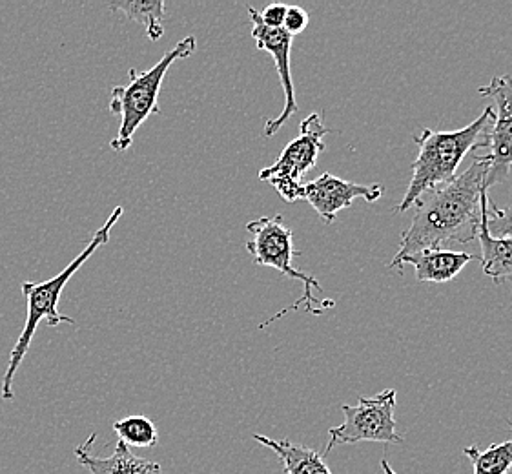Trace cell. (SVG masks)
Listing matches in <instances>:
<instances>
[{
	"instance_id": "8fae6325",
	"label": "cell",
	"mask_w": 512,
	"mask_h": 474,
	"mask_svg": "<svg viewBox=\"0 0 512 474\" xmlns=\"http://www.w3.org/2000/svg\"><path fill=\"white\" fill-rule=\"evenodd\" d=\"M95 440H97V434H90V438L75 449L77 462L92 474H164L161 465L135 456L132 449L121 440L115 445L112 456L108 458L93 456L92 445L95 444Z\"/></svg>"
},
{
	"instance_id": "6da1fadb",
	"label": "cell",
	"mask_w": 512,
	"mask_h": 474,
	"mask_svg": "<svg viewBox=\"0 0 512 474\" xmlns=\"http://www.w3.org/2000/svg\"><path fill=\"white\" fill-rule=\"evenodd\" d=\"M489 165L474 154L472 163L460 176L436 186L414 203L409 228L401 234L400 248L390 267L400 268L401 259L427 248H443L451 243H471L478 237L482 212L489 201L485 177Z\"/></svg>"
},
{
	"instance_id": "8992f818",
	"label": "cell",
	"mask_w": 512,
	"mask_h": 474,
	"mask_svg": "<svg viewBox=\"0 0 512 474\" xmlns=\"http://www.w3.org/2000/svg\"><path fill=\"white\" fill-rule=\"evenodd\" d=\"M330 134L323 117L319 114L308 115L299 126V135L290 141L276 163L259 172V179L274 186L277 194L288 203L301 201L303 183L301 177L318 165L319 155L325 152L323 137Z\"/></svg>"
},
{
	"instance_id": "9c48e42d",
	"label": "cell",
	"mask_w": 512,
	"mask_h": 474,
	"mask_svg": "<svg viewBox=\"0 0 512 474\" xmlns=\"http://www.w3.org/2000/svg\"><path fill=\"white\" fill-rule=\"evenodd\" d=\"M248 13H250V19H252V37L256 41L257 50H263V52L272 55L279 81H281L283 92H285L283 112L265 124V137H272L299 110L297 108L294 81H292V70H290V52H292L294 37H290L285 30H270V28H267L263 22L259 21V13L254 8H248Z\"/></svg>"
},
{
	"instance_id": "52a82bcc",
	"label": "cell",
	"mask_w": 512,
	"mask_h": 474,
	"mask_svg": "<svg viewBox=\"0 0 512 474\" xmlns=\"http://www.w3.org/2000/svg\"><path fill=\"white\" fill-rule=\"evenodd\" d=\"M345 422L328 431L327 458L336 445H352L359 442H381V444H403V438L396 429V391L387 389L374 398H359L358 405H343Z\"/></svg>"
},
{
	"instance_id": "5b68a950",
	"label": "cell",
	"mask_w": 512,
	"mask_h": 474,
	"mask_svg": "<svg viewBox=\"0 0 512 474\" xmlns=\"http://www.w3.org/2000/svg\"><path fill=\"white\" fill-rule=\"evenodd\" d=\"M246 230L252 236L250 241H246V250L256 265L276 268L285 278L297 279L303 283V298L297 299L288 310H296L305 305L310 314H321L323 309H330L334 305L332 301L321 303L314 296V290L321 292L318 279L294 267V258L299 256V252L294 248V234L285 225L283 216L277 214L272 217H259L250 221Z\"/></svg>"
},
{
	"instance_id": "d6986e66",
	"label": "cell",
	"mask_w": 512,
	"mask_h": 474,
	"mask_svg": "<svg viewBox=\"0 0 512 474\" xmlns=\"http://www.w3.org/2000/svg\"><path fill=\"white\" fill-rule=\"evenodd\" d=\"M308 21H310V17H308L307 11L299 6H288L283 30L287 31L290 37H294V35H299L307 30Z\"/></svg>"
},
{
	"instance_id": "e0dca14e",
	"label": "cell",
	"mask_w": 512,
	"mask_h": 474,
	"mask_svg": "<svg viewBox=\"0 0 512 474\" xmlns=\"http://www.w3.org/2000/svg\"><path fill=\"white\" fill-rule=\"evenodd\" d=\"M112 429L119 436V440L128 447L150 449L159 444V431L155 423L141 414H134L113 422Z\"/></svg>"
},
{
	"instance_id": "30bf717a",
	"label": "cell",
	"mask_w": 512,
	"mask_h": 474,
	"mask_svg": "<svg viewBox=\"0 0 512 474\" xmlns=\"http://www.w3.org/2000/svg\"><path fill=\"white\" fill-rule=\"evenodd\" d=\"M383 192H385L383 185H358L327 172L307 185H303L301 199L308 201L325 223H332L341 210L352 205L354 199L361 197L369 203H374L383 196Z\"/></svg>"
},
{
	"instance_id": "7c38bea8",
	"label": "cell",
	"mask_w": 512,
	"mask_h": 474,
	"mask_svg": "<svg viewBox=\"0 0 512 474\" xmlns=\"http://www.w3.org/2000/svg\"><path fill=\"white\" fill-rule=\"evenodd\" d=\"M472 259L476 258L467 252L427 248L401 259L400 268L403 265H412L416 268V278L423 283H447L456 278Z\"/></svg>"
},
{
	"instance_id": "ffe728a7",
	"label": "cell",
	"mask_w": 512,
	"mask_h": 474,
	"mask_svg": "<svg viewBox=\"0 0 512 474\" xmlns=\"http://www.w3.org/2000/svg\"><path fill=\"white\" fill-rule=\"evenodd\" d=\"M287 10V4H270L265 10L257 11V13H259V21L263 22L270 30H283Z\"/></svg>"
},
{
	"instance_id": "9a60e30c",
	"label": "cell",
	"mask_w": 512,
	"mask_h": 474,
	"mask_svg": "<svg viewBox=\"0 0 512 474\" xmlns=\"http://www.w3.org/2000/svg\"><path fill=\"white\" fill-rule=\"evenodd\" d=\"M113 11H121L128 19L143 24L150 41H161L166 19L164 0H115L110 4Z\"/></svg>"
},
{
	"instance_id": "4fadbf2b",
	"label": "cell",
	"mask_w": 512,
	"mask_h": 474,
	"mask_svg": "<svg viewBox=\"0 0 512 474\" xmlns=\"http://www.w3.org/2000/svg\"><path fill=\"white\" fill-rule=\"evenodd\" d=\"M254 440L277 454L285 474H332L323 454L310 447L290 440H274L263 434H254Z\"/></svg>"
},
{
	"instance_id": "ac0fdd59",
	"label": "cell",
	"mask_w": 512,
	"mask_h": 474,
	"mask_svg": "<svg viewBox=\"0 0 512 474\" xmlns=\"http://www.w3.org/2000/svg\"><path fill=\"white\" fill-rule=\"evenodd\" d=\"M487 230L492 237L512 239V207L496 208L491 199L487 203Z\"/></svg>"
},
{
	"instance_id": "3957f363",
	"label": "cell",
	"mask_w": 512,
	"mask_h": 474,
	"mask_svg": "<svg viewBox=\"0 0 512 474\" xmlns=\"http://www.w3.org/2000/svg\"><path fill=\"white\" fill-rule=\"evenodd\" d=\"M123 214V207L115 208L110 217L106 219L103 227L93 234L90 243L82 248L81 254L73 259L72 263H68V267L64 268L61 274H57L55 278L48 279V281H41V283L39 281H24L22 283V296L26 298V303H28V316L24 321L21 336L15 343L13 351H11L10 363H8V369H6L4 378H2V400H6V402L10 400L11 402L15 398V394H13L15 374L19 371L22 361L30 351L31 341H33V336L39 329L41 321H48L50 327H57L61 323H68V325L75 323L70 316H64L59 312V301H61L62 292L68 287V283L75 276V272L82 268V265L88 259L92 258L93 252H97V248L104 247L110 241L112 228L117 225V221L123 217Z\"/></svg>"
},
{
	"instance_id": "ba28073f",
	"label": "cell",
	"mask_w": 512,
	"mask_h": 474,
	"mask_svg": "<svg viewBox=\"0 0 512 474\" xmlns=\"http://www.w3.org/2000/svg\"><path fill=\"white\" fill-rule=\"evenodd\" d=\"M478 93L489 97L496 103V112L492 117L487 154H482L489 165L485 177V188L502 183L509 176L512 165V77L498 75L487 86H480Z\"/></svg>"
},
{
	"instance_id": "2e32d148",
	"label": "cell",
	"mask_w": 512,
	"mask_h": 474,
	"mask_svg": "<svg viewBox=\"0 0 512 474\" xmlns=\"http://www.w3.org/2000/svg\"><path fill=\"white\" fill-rule=\"evenodd\" d=\"M512 429V423H509ZM463 454L474 467V474H509L512 469V438L502 444H492L487 449L465 447Z\"/></svg>"
},
{
	"instance_id": "5bb4252c",
	"label": "cell",
	"mask_w": 512,
	"mask_h": 474,
	"mask_svg": "<svg viewBox=\"0 0 512 474\" xmlns=\"http://www.w3.org/2000/svg\"><path fill=\"white\" fill-rule=\"evenodd\" d=\"M478 239L482 245V268L485 276H489L494 283H502L505 279L512 278V239L492 237L489 234L487 205L483 208Z\"/></svg>"
},
{
	"instance_id": "277c9868",
	"label": "cell",
	"mask_w": 512,
	"mask_h": 474,
	"mask_svg": "<svg viewBox=\"0 0 512 474\" xmlns=\"http://www.w3.org/2000/svg\"><path fill=\"white\" fill-rule=\"evenodd\" d=\"M197 50L194 35L177 42L175 48L164 53L150 70L139 72L132 68L128 73L126 86H115L110 95V112L121 117L119 132L110 146L113 152H126L134 143L137 130L159 110V93L163 88L164 77L170 72V66L179 59H188Z\"/></svg>"
},
{
	"instance_id": "44dd1931",
	"label": "cell",
	"mask_w": 512,
	"mask_h": 474,
	"mask_svg": "<svg viewBox=\"0 0 512 474\" xmlns=\"http://www.w3.org/2000/svg\"><path fill=\"white\" fill-rule=\"evenodd\" d=\"M381 469H383V474H398L394 469H392V467H390L387 460H381Z\"/></svg>"
},
{
	"instance_id": "7a4b0ae2",
	"label": "cell",
	"mask_w": 512,
	"mask_h": 474,
	"mask_svg": "<svg viewBox=\"0 0 512 474\" xmlns=\"http://www.w3.org/2000/svg\"><path fill=\"white\" fill-rule=\"evenodd\" d=\"M494 108L487 106L483 114L469 126L454 132H434L425 128L414 137L420 148L412 163V179L396 212H407L425 192L445 185L456 177V170L463 157L476 148H487Z\"/></svg>"
}]
</instances>
